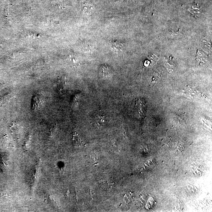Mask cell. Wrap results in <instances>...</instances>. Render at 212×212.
Here are the masks:
<instances>
[{
    "label": "cell",
    "instance_id": "3957f363",
    "mask_svg": "<svg viewBox=\"0 0 212 212\" xmlns=\"http://www.w3.org/2000/svg\"><path fill=\"white\" fill-rule=\"evenodd\" d=\"M174 150L176 152H182L183 151V145L179 143H176L174 146Z\"/></svg>",
    "mask_w": 212,
    "mask_h": 212
},
{
    "label": "cell",
    "instance_id": "277c9868",
    "mask_svg": "<svg viewBox=\"0 0 212 212\" xmlns=\"http://www.w3.org/2000/svg\"><path fill=\"white\" fill-rule=\"evenodd\" d=\"M112 47L113 48H116V50H121L122 48V45L120 44L119 43H117V42H115V43H112Z\"/></svg>",
    "mask_w": 212,
    "mask_h": 212
},
{
    "label": "cell",
    "instance_id": "ba28073f",
    "mask_svg": "<svg viewBox=\"0 0 212 212\" xmlns=\"http://www.w3.org/2000/svg\"><path fill=\"white\" fill-rule=\"evenodd\" d=\"M163 144L166 145H169L170 144V141L167 139H165L163 142Z\"/></svg>",
    "mask_w": 212,
    "mask_h": 212
},
{
    "label": "cell",
    "instance_id": "7a4b0ae2",
    "mask_svg": "<svg viewBox=\"0 0 212 212\" xmlns=\"http://www.w3.org/2000/svg\"><path fill=\"white\" fill-rule=\"evenodd\" d=\"M72 143L73 145L75 146L79 147L81 146L83 144V142L79 138L78 134L76 132H74L72 137Z\"/></svg>",
    "mask_w": 212,
    "mask_h": 212
},
{
    "label": "cell",
    "instance_id": "6da1fadb",
    "mask_svg": "<svg viewBox=\"0 0 212 212\" xmlns=\"http://www.w3.org/2000/svg\"><path fill=\"white\" fill-rule=\"evenodd\" d=\"M42 97L40 95H36L34 98V101H33V105L34 106L33 109H34L35 106V110H37L38 108L40 109V106H41V104H42Z\"/></svg>",
    "mask_w": 212,
    "mask_h": 212
},
{
    "label": "cell",
    "instance_id": "52a82bcc",
    "mask_svg": "<svg viewBox=\"0 0 212 212\" xmlns=\"http://www.w3.org/2000/svg\"><path fill=\"white\" fill-rule=\"evenodd\" d=\"M66 80H63V79H61V80H60V86L61 88H64L66 85Z\"/></svg>",
    "mask_w": 212,
    "mask_h": 212
},
{
    "label": "cell",
    "instance_id": "5b68a950",
    "mask_svg": "<svg viewBox=\"0 0 212 212\" xmlns=\"http://www.w3.org/2000/svg\"><path fill=\"white\" fill-rule=\"evenodd\" d=\"M137 105H138V107H137V109H138V111H139V113H143V110L144 105H143V103H142L139 104V103H137Z\"/></svg>",
    "mask_w": 212,
    "mask_h": 212
},
{
    "label": "cell",
    "instance_id": "8992f818",
    "mask_svg": "<svg viewBox=\"0 0 212 212\" xmlns=\"http://www.w3.org/2000/svg\"><path fill=\"white\" fill-rule=\"evenodd\" d=\"M140 148L141 150L145 152L147 150V146L144 144H142L140 145Z\"/></svg>",
    "mask_w": 212,
    "mask_h": 212
}]
</instances>
